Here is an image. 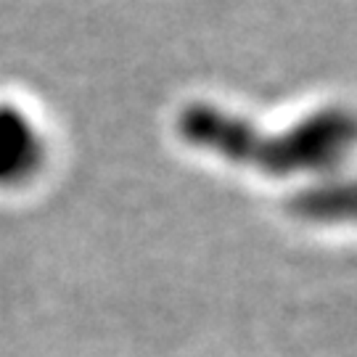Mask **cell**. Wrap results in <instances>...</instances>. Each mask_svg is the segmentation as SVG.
I'll list each match as a JSON object with an SVG mask.
<instances>
[{
	"label": "cell",
	"mask_w": 357,
	"mask_h": 357,
	"mask_svg": "<svg viewBox=\"0 0 357 357\" xmlns=\"http://www.w3.org/2000/svg\"><path fill=\"white\" fill-rule=\"evenodd\" d=\"M183 141L225 162L252 167L270 178L315 175L342 165L355 143L347 109L328 106L283 130H265L215 103H188L178 114Z\"/></svg>",
	"instance_id": "1"
},
{
	"label": "cell",
	"mask_w": 357,
	"mask_h": 357,
	"mask_svg": "<svg viewBox=\"0 0 357 357\" xmlns=\"http://www.w3.org/2000/svg\"><path fill=\"white\" fill-rule=\"evenodd\" d=\"M45 143L35 122L11 103L0 106V188L22 185L38 175Z\"/></svg>",
	"instance_id": "2"
},
{
	"label": "cell",
	"mask_w": 357,
	"mask_h": 357,
	"mask_svg": "<svg viewBox=\"0 0 357 357\" xmlns=\"http://www.w3.org/2000/svg\"><path fill=\"white\" fill-rule=\"evenodd\" d=\"M289 212L307 222L320 225H339L349 222L355 215V196L352 185L344 180H323L312 183L289 199Z\"/></svg>",
	"instance_id": "3"
}]
</instances>
